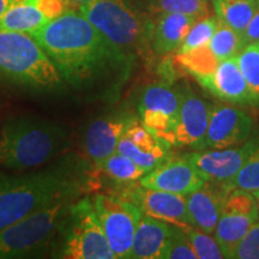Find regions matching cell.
I'll use <instances>...</instances> for the list:
<instances>
[{
	"label": "cell",
	"mask_w": 259,
	"mask_h": 259,
	"mask_svg": "<svg viewBox=\"0 0 259 259\" xmlns=\"http://www.w3.org/2000/svg\"><path fill=\"white\" fill-rule=\"evenodd\" d=\"M61 77L78 89L121 82L132 59L113 47L79 11L67 10L32 32Z\"/></svg>",
	"instance_id": "cell-1"
},
{
	"label": "cell",
	"mask_w": 259,
	"mask_h": 259,
	"mask_svg": "<svg viewBox=\"0 0 259 259\" xmlns=\"http://www.w3.org/2000/svg\"><path fill=\"white\" fill-rule=\"evenodd\" d=\"M78 180L67 170L11 176L0 171V231L58 200L74 198Z\"/></svg>",
	"instance_id": "cell-2"
},
{
	"label": "cell",
	"mask_w": 259,
	"mask_h": 259,
	"mask_svg": "<svg viewBox=\"0 0 259 259\" xmlns=\"http://www.w3.org/2000/svg\"><path fill=\"white\" fill-rule=\"evenodd\" d=\"M65 130L35 116H14L0 127V167L12 170L38 168L64 150Z\"/></svg>",
	"instance_id": "cell-3"
},
{
	"label": "cell",
	"mask_w": 259,
	"mask_h": 259,
	"mask_svg": "<svg viewBox=\"0 0 259 259\" xmlns=\"http://www.w3.org/2000/svg\"><path fill=\"white\" fill-rule=\"evenodd\" d=\"M0 77L36 90L59 87L63 77L56 64L30 34L0 31Z\"/></svg>",
	"instance_id": "cell-4"
},
{
	"label": "cell",
	"mask_w": 259,
	"mask_h": 259,
	"mask_svg": "<svg viewBox=\"0 0 259 259\" xmlns=\"http://www.w3.org/2000/svg\"><path fill=\"white\" fill-rule=\"evenodd\" d=\"M74 198L45 206L0 231V259L29 258L44 253L63 229Z\"/></svg>",
	"instance_id": "cell-5"
},
{
	"label": "cell",
	"mask_w": 259,
	"mask_h": 259,
	"mask_svg": "<svg viewBox=\"0 0 259 259\" xmlns=\"http://www.w3.org/2000/svg\"><path fill=\"white\" fill-rule=\"evenodd\" d=\"M78 11L130 59H134L136 52L143 50L151 37L153 25L145 22L127 0H96L80 6Z\"/></svg>",
	"instance_id": "cell-6"
},
{
	"label": "cell",
	"mask_w": 259,
	"mask_h": 259,
	"mask_svg": "<svg viewBox=\"0 0 259 259\" xmlns=\"http://www.w3.org/2000/svg\"><path fill=\"white\" fill-rule=\"evenodd\" d=\"M61 258L116 259L107 240L93 199L84 197L73 202L63 229Z\"/></svg>",
	"instance_id": "cell-7"
},
{
	"label": "cell",
	"mask_w": 259,
	"mask_h": 259,
	"mask_svg": "<svg viewBox=\"0 0 259 259\" xmlns=\"http://www.w3.org/2000/svg\"><path fill=\"white\" fill-rule=\"evenodd\" d=\"M94 206L115 258L130 259L136 229L143 212L126 197L100 193L94 197Z\"/></svg>",
	"instance_id": "cell-8"
},
{
	"label": "cell",
	"mask_w": 259,
	"mask_h": 259,
	"mask_svg": "<svg viewBox=\"0 0 259 259\" xmlns=\"http://www.w3.org/2000/svg\"><path fill=\"white\" fill-rule=\"evenodd\" d=\"M181 93L166 84L148 87L142 94L138 106L139 119L167 144L177 145Z\"/></svg>",
	"instance_id": "cell-9"
},
{
	"label": "cell",
	"mask_w": 259,
	"mask_h": 259,
	"mask_svg": "<svg viewBox=\"0 0 259 259\" xmlns=\"http://www.w3.org/2000/svg\"><path fill=\"white\" fill-rule=\"evenodd\" d=\"M252 128L253 120L245 112L228 105H213L204 149L231 148L244 143L250 138Z\"/></svg>",
	"instance_id": "cell-10"
},
{
	"label": "cell",
	"mask_w": 259,
	"mask_h": 259,
	"mask_svg": "<svg viewBox=\"0 0 259 259\" xmlns=\"http://www.w3.org/2000/svg\"><path fill=\"white\" fill-rule=\"evenodd\" d=\"M205 183L206 180L185 155L178 158L169 157L139 180V185L148 189L167 191L183 196L192 193Z\"/></svg>",
	"instance_id": "cell-11"
},
{
	"label": "cell",
	"mask_w": 259,
	"mask_h": 259,
	"mask_svg": "<svg viewBox=\"0 0 259 259\" xmlns=\"http://www.w3.org/2000/svg\"><path fill=\"white\" fill-rule=\"evenodd\" d=\"M169 144L157 138L141 119L136 118L119 141L116 151L131 158L148 173L169 158Z\"/></svg>",
	"instance_id": "cell-12"
},
{
	"label": "cell",
	"mask_w": 259,
	"mask_h": 259,
	"mask_svg": "<svg viewBox=\"0 0 259 259\" xmlns=\"http://www.w3.org/2000/svg\"><path fill=\"white\" fill-rule=\"evenodd\" d=\"M131 199L139 206L144 215L162 220L170 225L180 226L183 228L192 227L189 210H187L186 196L167 191L148 189L139 186L128 192Z\"/></svg>",
	"instance_id": "cell-13"
},
{
	"label": "cell",
	"mask_w": 259,
	"mask_h": 259,
	"mask_svg": "<svg viewBox=\"0 0 259 259\" xmlns=\"http://www.w3.org/2000/svg\"><path fill=\"white\" fill-rule=\"evenodd\" d=\"M136 118L134 114L119 113L90 122L84 136V148L96 166L115 153L119 141Z\"/></svg>",
	"instance_id": "cell-14"
},
{
	"label": "cell",
	"mask_w": 259,
	"mask_h": 259,
	"mask_svg": "<svg viewBox=\"0 0 259 259\" xmlns=\"http://www.w3.org/2000/svg\"><path fill=\"white\" fill-rule=\"evenodd\" d=\"M248 153V143L236 148L198 150L185 156L194 164L206 181L228 184L234 179Z\"/></svg>",
	"instance_id": "cell-15"
},
{
	"label": "cell",
	"mask_w": 259,
	"mask_h": 259,
	"mask_svg": "<svg viewBox=\"0 0 259 259\" xmlns=\"http://www.w3.org/2000/svg\"><path fill=\"white\" fill-rule=\"evenodd\" d=\"M211 107L191 89L181 93L177 145L203 150Z\"/></svg>",
	"instance_id": "cell-16"
},
{
	"label": "cell",
	"mask_w": 259,
	"mask_h": 259,
	"mask_svg": "<svg viewBox=\"0 0 259 259\" xmlns=\"http://www.w3.org/2000/svg\"><path fill=\"white\" fill-rule=\"evenodd\" d=\"M231 191L225 184L206 181L202 187L186 196L192 227L213 234L222 213V205L227 193Z\"/></svg>",
	"instance_id": "cell-17"
},
{
	"label": "cell",
	"mask_w": 259,
	"mask_h": 259,
	"mask_svg": "<svg viewBox=\"0 0 259 259\" xmlns=\"http://www.w3.org/2000/svg\"><path fill=\"white\" fill-rule=\"evenodd\" d=\"M219 99L233 103H251V95L236 57L221 60L215 72L199 83Z\"/></svg>",
	"instance_id": "cell-18"
},
{
	"label": "cell",
	"mask_w": 259,
	"mask_h": 259,
	"mask_svg": "<svg viewBox=\"0 0 259 259\" xmlns=\"http://www.w3.org/2000/svg\"><path fill=\"white\" fill-rule=\"evenodd\" d=\"M170 231V223L143 213L136 229L130 258L162 259Z\"/></svg>",
	"instance_id": "cell-19"
},
{
	"label": "cell",
	"mask_w": 259,
	"mask_h": 259,
	"mask_svg": "<svg viewBox=\"0 0 259 259\" xmlns=\"http://www.w3.org/2000/svg\"><path fill=\"white\" fill-rule=\"evenodd\" d=\"M197 19L193 16L161 12L151 29L155 52L162 56L177 52Z\"/></svg>",
	"instance_id": "cell-20"
},
{
	"label": "cell",
	"mask_w": 259,
	"mask_h": 259,
	"mask_svg": "<svg viewBox=\"0 0 259 259\" xmlns=\"http://www.w3.org/2000/svg\"><path fill=\"white\" fill-rule=\"evenodd\" d=\"M50 22L46 16L28 0H14L0 18V31L32 34Z\"/></svg>",
	"instance_id": "cell-21"
},
{
	"label": "cell",
	"mask_w": 259,
	"mask_h": 259,
	"mask_svg": "<svg viewBox=\"0 0 259 259\" xmlns=\"http://www.w3.org/2000/svg\"><path fill=\"white\" fill-rule=\"evenodd\" d=\"M259 221L250 215L235 212H222L213 236L218 240L225 258H233L239 242L251 228L252 225Z\"/></svg>",
	"instance_id": "cell-22"
},
{
	"label": "cell",
	"mask_w": 259,
	"mask_h": 259,
	"mask_svg": "<svg viewBox=\"0 0 259 259\" xmlns=\"http://www.w3.org/2000/svg\"><path fill=\"white\" fill-rule=\"evenodd\" d=\"M216 17L240 34L250 24L257 0H212Z\"/></svg>",
	"instance_id": "cell-23"
},
{
	"label": "cell",
	"mask_w": 259,
	"mask_h": 259,
	"mask_svg": "<svg viewBox=\"0 0 259 259\" xmlns=\"http://www.w3.org/2000/svg\"><path fill=\"white\" fill-rule=\"evenodd\" d=\"M177 59L178 63L192 74L198 83L211 76L220 63L208 45L186 53L177 54Z\"/></svg>",
	"instance_id": "cell-24"
},
{
	"label": "cell",
	"mask_w": 259,
	"mask_h": 259,
	"mask_svg": "<svg viewBox=\"0 0 259 259\" xmlns=\"http://www.w3.org/2000/svg\"><path fill=\"white\" fill-rule=\"evenodd\" d=\"M248 153L241 169L231 183L225 184L228 189H240L250 192L259 191V136L248 139Z\"/></svg>",
	"instance_id": "cell-25"
},
{
	"label": "cell",
	"mask_w": 259,
	"mask_h": 259,
	"mask_svg": "<svg viewBox=\"0 0 259 259\" xmlns=\"http://www.w3.org/2000/svg\"><path fill=\"white\" fill-rule=\"evenodd\" d=\"M97 167L101 168L112 180L121 184L135 183V181L141 180L147 174V170L139 167L131 158L118 151L107 157Z\"/></svg>",
	"instance_id": "cell-26"
},
{
	"label": "cell",
	"mask_w": 259,
	"mask_h": 259,
	"mask_svg": "<svg viewBox=\"0 0 259 259\" xmlns=\"http://www.w3.org/2000/svg\"><path fill=\"white\" fill-rule=\"evenodd\" d=\"M208 46L215 57L221 61L238 56L245 47V42L242 34L219 19L218 29Z\"/></svg>",
	"instance_id": "cell-27"
},
{
	"label": "cell",
	"mask_w": 259,
	"mask_h": 259,
	"mask_svg": "<svg viewBox=\"0 0 259 259\" xmlns=\"http://www.w3.org/2000/svg\"><path fill=\"white\" fill-rule=\"evenodd\" d=\"M251 95V103L259 107V46L247 45L236 56Z\"/></svg>",
	"instance_id": "cell-28"
},
{
	"label": "cell",
	"mask_w": 259,
	"mask_h": 259,
	"mask_svg": "<svg viewBox=\"0 0 259 259\" xmlns=\"http://www.w3.org/2000/svg\"><path fill=\"white\" fill-rule=\"evenodd\" d=\"M218 17L205 16V17L197 19L196 23L192 25V28H191L189 34L185 37V40L181 44V46L178 48L177 54L186 53V52L209 45L210 40H211L213 34H215L216 29H218Z\"/></svg>",
	"instance_id": "cell-29"
},
{
	"label": "cell",
	"mask_w": 259,
	"mask_h": 259,
	"mask_svg": "<svg viewBox=\"0 0 259 259\" xmlns=\"http://www.w3.org/2000/svg\"><path fill=\"white\" fill-rule=\"evenodd\" d=\"M222 212H235L250 215L259 220L258 202L250 191L232 189L223 200Z\"/></svg>",
	"instance_id": "cell-30"
},
{
	"label": "cell",
	"mask_w": 259,
	"mask_h": 259,
	"mask_svg": "<svg viewBox=\"0 0 259 259\" xmlns=\"http://www.w3.org/2000/svg\"><path fill=\"white\" fill-rule=\"evenodd\" d=\"M154 8L160 14H181L198 19L208 16L209 12L208 0H154Z\"/></svg>",
	"instance_id": "cell-31"
},
{
	"label": "cell",
	"mask_w": 259,
	"mask_h": 259,
	"mask_svg": "<svg viewBox=\"0 0 259 259\" xmlns=\"http://www.w3.org/2000/svg\"><path fill=\"white\" fill-rule=\"evenodd\" d=\"M189 236L191 245H192L196 255L198 259H222L225 258V254L221 250V246L219 245L215 236L211 234L200 231V229L189 227L185 228Z\"/></svg>",
	"instance_id": "cell-32"
},
{
	"label": "cell",
	"mask_w": 259,
	"mask_h": 259,
	"mask_svg": "<svg viewBox=\"0 0 259 259\" xmlns=\"http://www.w3.org/2000/svg\"><path fill=\"white\" fill-rule=\"evenodd\" d=\"M162 259H197L185 228L171 225V231Z\"/></svg>",
	"instance_id": "cell-33"
},
{
	"label": "cell",
	"mask_w": 259,
	"mask_h": 259,
	"mask_svg": "<svg viewBox=\"0 0 259 259\" xmlns=\"http://www.w3.org/2000/svg\"><path fill=\"white\" fill-rule=\"evenodd\" d=\"M233 258L259 259V221L252 225L239 242Z\"/></svg>",
	"instance_id": "cell-34"
},
{
	"label": "cell",
	"mask_w": 259,
	"mask_h": 259,
	"mask_svg": "<svg viewBox=\"0 0 259 259\" xmlns=\"http://www.w3.org/2000/svg\"><path fill=\"white\" fill-rule=\"evenodd\" d=\"M28 2L36 6L50 21L60 17L67 10H70V5L66 0H28Z\"/></svg>",
	"instance_id": "cell-35"
},
{
	"label": "cell",
	"mask_w": 259,
	"mask_h": 259,
	"mask_svg": "<svg viewBox=\"0 0 259 259\" xmlns=\"http://www.w3.org/2000/svg\"><path fill=\"white\" fill-rule=\"evenodd\" d=\"M245 46L247 45H259V0H257V6L252 17L250 24L242 34Z\"/></svg>",
	"instance_id": "cell-36"
},
{
	"label": "cell",
	"mask_w": 259,
	"mask_h": 259,
	"mask_svg": "<svg viewBox=\"0 0 259 259\" xmlns=\"http://www.w3.org/2000/svg\"><path fill=\"white\" fill-rule=\"evenodd\" d=\"M66 2L69 3L70 8L71 6H77V8H80V6L90 4V3L96 2V0H66Z\"/></svg>",
	"instance_id": "cell-37"
},
{
	"label": "cell",
	"mask_w": 259,
	"mask_h": 259,
	"mask_svg": "<svg viewBox=\"0 0 259 259\" xmlns=\"http://www.w3.org/2000/svg\"><path fill=\"white\" fill-rule=\"evenodd\" d=\"M12 3H14V0H0V18L5 14V11L10 8Z\"/></svg>",
	"instance_id": "cell-38"
},
{
	"label": "cell",
	"mask_w": 259,
	"mask_h": 259,
	"mask_svg": "<svg viewBox=\"0 0 259 259\" xmlns=\"http://www.w3.org/2000/svg\"><path fill=\"white\" fill-rule=\"evenodd\" d=\"M254 194V197H255V199H257V202H258V209H259V191H255V192H252Z\"/></svg>",
	"instance_id": "cell-39"
},
{
	"label": "cell",
	"mask_w": 259,
	"mask_h": 259,
	"mask_svg": "<svg viewBox=\"0 0 259 259\" xmlns=\"http://www.w3.org/2000/svg\"><path fill=\"white\" fill-rule=\"evenodd\" d=\"M258 46H259V45H258Z\"/></svg>",
	"instance_id": "cell-40"
}]
</instances>
